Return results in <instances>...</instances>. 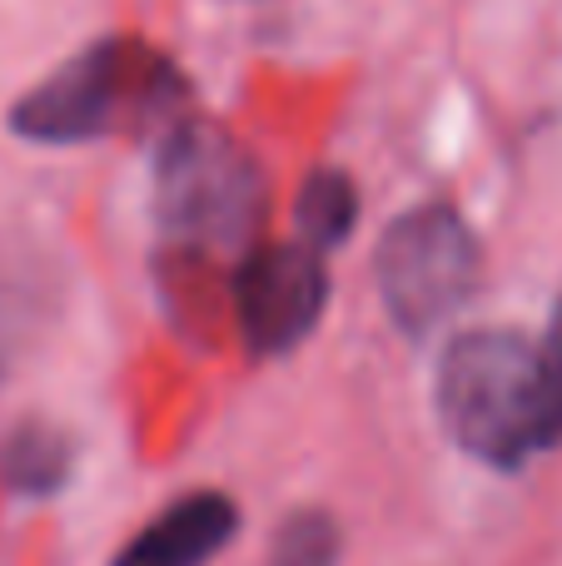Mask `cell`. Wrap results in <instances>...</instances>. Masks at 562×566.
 <instances>
[{"instance_id":"obj_1","label":"cell","mask_w":562,"mask_h":566,"mask_svg":"<svg viewBox=\"0 0 562 566\" xmlns=\"http://www.w3.org/2000/svg\"><path fill=\"white\" fill-rule=\"evenodd\" d=\"M189 115V80L159 45L105 35L50 70L10 105V129L30 145H90L105 135H165Z\"/></svg>"},{"instance_id":"obj_2","label":"cell","mask_w":562,"mask_h":566,"mask_svg":"<svg viewBox=\"0 0 562 566\" xmlns=\"http://www.w3.org/2000/svg\"><path fill=\"white\" fill-rule=\"evenodd\" d=\"M438 412L458 448L498 472L528 468L548 442L543 412V363L538 343L508 328L464 333L448 343L438 373Z\"/></svg>"},{"instance_id":"obj_3","label":"cell","mask_w":562,"mask_h":566,"mask_svg":"<svg viewBox=\"0 0 562 566\" xmlns=\"http://www.w3.org/2000/svg\"><path fill=\"white\" fill-rule=\"evenodd\" d=\"M155 214L169 244L219 254L254 239L264 219V179L225 129L185 115L155 139Z\"/></svg>"},{"instance_id":"obj_4","label":"cell","mask_w":562,"mask_h":566,"mask_svg":"<svg viewBox=\"0 0 562 566\" xmlns=\"http://www.w3.org/2000/svg\"><path fill=\"white\" fill-rule=\"evenodd\" d=\"M378 293L388 318L424 338L428 328L458 313L478 283V239L464 214L448 205H424L384 229L378 239Z\"/></svg>"},{"instance_id":"obj_5","label":"cell","mask_w":562,"mask_h":566,"mask_svg":"<svg viewBox=\"0 0 562 566\" xmlns=\"http://www.w3.org/2000/svg\"><path fill=\"white\" fill-rule=\"evenodd\" d=\"M329 303V269L319 249L254 244L235 269V323L249 353H289L314 333Z\"/></svg>"},{"instance_id":"obj_6","label":"cell","mask_w":562,"mask_h":566,"mask_svg":"<svg viewBox=\"0 0 562 566\" xmlns=\"http://www.w3.org/2000/svg\"><path fill=\"white\" fill-rule=\"evenodd\" d=\"M239 507L225 492H189L115 552V566H209L229 547Z\"/></svg>"},{"instance_id":"obj_7","label":"cell","mask_w":562,"mask_h":566,"mask_svg":"<svg viewBox=\"0 0 562 566\" xmlns=\"http://www.w3.org/2000/svg\"><path fill=\"white\" fill-rule=\"evenodd\" d=\"M70 438L50 422H15L0 438V482L20 497H45L70 478Z\"/></svg>"},{"instance_id":"obj_8","label":"cell","mask_w":562,"mask_h":566,"mask_svg":"<svg viewBox=\"0 0 562 566\" xmlns=\"http://www.w3.org/2000/svg\"><path fill=\"white\" fill-rule=\"evenodd\" d=\"M354 219H358V189L344 169H314L304 179L294 199V224H299V239L309 249H339L348 234H354Z\"/></svg>"},{"instance_id":"obj_9","label":"cell","mask_w":562,"mask_h":566,"mask_svg":"<svg viewBox=\"0 0 562 566\" xmlns=\"http://www.w3.org/2000/svg\"><path fill=\"white\" fill-rule=\"evenodd\" d=\"M339 527L329 512L304 507L274 532V547H269V566H339Z\"/></svg>"},{"instance_id":"obj_10","label":"cell","mask_w":562,"mask_h":566,"mask_svg":"<svg viewBox=\"0 0 562 566\" xmlns=\"http://www.w3.org/2000/svg\"><path fill=\"white\" fill-rule=\"evenodd\" d=\"M538 363H543V412H548V442H562V298L548 323V338L538 343Z\"/></svg>"}]
</instances>
